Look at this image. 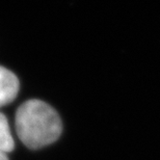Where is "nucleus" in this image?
Returning a JSON list of instances; mask_svg holds the SVG:
<instances>
[{"label":"nucleus","instance_id":"nucleus-2","mask_svg":"<svg viewBox=\"0 0 160 160\" xmlns=\"http://www.w3.org/2000/svg\"><path fill=\"white\" fill-rule=\"evenodd\" d=\"M18 92V78L12 72L0 66V107L14 101Z\"/></svg>","mask_w":160,"mask_h":160},{"label":"nucleus","instance_id":"nucleus-1","mask_svg":"<svg viewBox=\"0 0 160 160\" xmlns=\"http://www.w3.org/2000/svg\"><path fill=\"white\" fill-rule=\"evenodd\" d=\"M16 130L21 142L29 149H40L54 142L62 134L58 113L41 100L24 102L16 112Z\"/></svg>","mask_w":160,"mask_h":160},{"label":"nucleus","instance_id":"nucleus-4","mask_svg":"<svg viewBox=\"0 0 160 160\" xmlns=\"http://www.w3.org/2000/svg\"><path fill=\"white\" fill-rule=\"evenodd\" d=\"M0 160H8V154H5V153H3V152L0 151Z\"/></svg>","mask_w":160,"mask_h":160},{"label":"nucleus","instance_id":"nucleus-3","mask_svg":"<svg viewBox=\"0 0 160 160\" xmlns=\"http://www.w3.org/2000/svg\"><path fill=\"white\" fill-rule=\"evenodd\" d=\"M15 142L6 117L0 112V151L8 154L14 150Z\"/></svg>","mask_w":160,"mask_h":160}]
</instances>
